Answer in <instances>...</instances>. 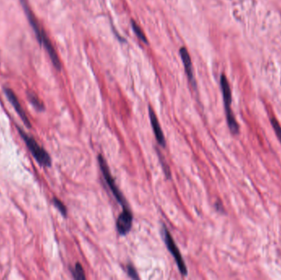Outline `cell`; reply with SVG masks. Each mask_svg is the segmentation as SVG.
I'll use <instances>...</instances> for the list:
<instances>
[{"label": "cell", "instance_id": "cell-1", "mask_svg": "<svg viewBox=\"0 0 281 280\" xmlns=\"http://www.w3.org/2000/svg\"><path fill=\"white\" fill-rule=\"evenodd\" d=\"M21 3L23 5V9L25 11L27 17H28L29 23L32 27V29L34 30L36 37H37L38 41L40 42V45H42L45 47V50L50 55L52 63L54 66L56 67V69L60 70L61 69V63L58 58V55L56 53L55 48H54L52 43L49 39L48 36L45 32V30H43V28L40 27V23H38L37 19L35 18V15L33 14L32 12L30 10V7L28 6L27 3V0H21Z\"/></svg>", "mask_w": 281, "mask_h": 280}, {"label": "cell", "instance_id": "cell-2", "mask_svg": "<svg viewBox=\"0 0 281 280\" xmlns=\"http://www.w3.org/2000/svg\"><path fill=\"white\" fill-rule=\"evenodd\" d=\"M17 129H18V133L20 134L21 138H23V140L25 141L28 150H30V152L31 153L33 157L35 158V160L37 161L38 164L43 167H51L52 165V160L49 153L38 144L34 138L28 135L25 131H23L18 126H17Z\"/></svg>", "mask_w": 281, "mask_h": 280}, {"label": "cell", "instance_id": "cell-3", "mask_svg": "<svg viewBox=\"0 0 281 280\" xmlns=\"http://www.w3.org/2000/svg\"><path fill=\"white\" fill-rule=\"evenodd\" d=\"M221 86L223 94L224 104L225 109L226 118L228 123V128L231 133L233 135H237L239 133V126L237 123L236 119L234 118L233 111L231 109V103H232V95H231L230 86L228 84V80L225 76L222 75L221 78Z\"/></svg>", "mask_w": 281, "mask_h": 280}, {"label": "cell", "instance_id": "cell-4", "mask_svg": "<svg viewBox=\"0 0 281 280\" xmlns=\"http://www.w3.org/2000/svg\"><path fill=\"white\" fill-rule=\"evenodd\" d=\"M98 162L101 172L103 173L104 178H105L110 190L111 191V193H113V196L115 197L117 201L123 206V208L128 207L125 197L123 196V193H121V191L118 189V186L116 185L115 181L112 177L108 165L101 155H98Z\"/></svg>", "mask_w": 281, "mask_h": 280}, {"label": "cell", "instance_id": "cell-5", "mask_svg": "<svg viewBox=\"0 0 281 280\" xmlns=\"http://www.w3.org/2000/svg\"><path fill=\"white\" fill-rule=\"evenodd\" d=\"M162 234H163L164 242L166 243V247L169 251V252L172 254L174 260H175L176 264L178 265V270L180 271L183 276L188 275V268L186 266L185 262L183 260V258L181 255L180 252L178 250V247L174 243L170 233L169 232L168 229L166 226H163L162 228Z\"/></svg>", "mask_w": 281, "mask_h": 280}, {"label": "cell", "instance_id": "cell-6", "mask_svg": "<svg viewBox=\"0 0 281 280\" xmlns=\"http://www.w3.org/2000/svg\"><path fill=\"white\" fill-rule=\"evenodd\" d=\"M133 215L128 207L123 208V211L116 222V228L120 235H126L133 227Z\"/></svg>", "mask_w": 281, "mask_h": 280}, {"label": "cell", "instance_id": "cell-7", "mask_svg": "<svg viewBox=\"0 0 281 280\" xmlns=\"http://www.w3.org/2000/svg\"><path fill=\"white\" fill-rule=\"evenodd\" d=\"M4 91H5L6 96L8 98V100L10 101V103L12 104V105H13V108L15 109L16 112L18 113V115L20 117L21 119L23 120L24 124H25L28 128H31V124H30V120L28 119L27 113H26L25 111L23 110V106L21 105L18 97L16 96L15 93L13 92V90H11V89H8V88L5 89Z\"/></svg>", "mask_w": 281, "mask_h": 280}, {"label": "cell", "instance_id": "cell-8", "mask_svg": "<svg viewBox=\"0 0 281 280\" xmlns=\"http://www.w3.org/2000/svg\"><path fill=\"white\" fill-rule=\"evenodd\" d=\"M179 55H180L181 58L183 60L187 77L189 78V82L192 85L195 87L196 82H195V78H194V68H193V63H192L191 57L189 55V51L185 47H182L179 50Z\"/></svg>", "mask_w": 281, "mask_h": 280}, {"label": "cell", "instance_id": "cell-9", "mask_svg": "<svg viewBox=\"0 0 281 280\" xmlns=\"http://www.w3.org/2000/svg\"><path fill=\"white\" fill-rule=\"evenodd\" d=\"M149 116H150L151 127L153 128L154 134H155L156 140H157L160 145H162L163 147H166V138L164 137V133L162 132V129H161V125L159 123L156 113H155V111H154L153 109L151 106H149Z\"/></svg>", "mask_w": 281, "mask_h": 280}, {"label": "cell", "instance_id": "cell-10", "mask_svg": "<svg viewBox=\"0 0 281 280\" xmlns=\"http://www.w3.org/2000/svg\"><path fill=\"white\" fill-rule=\"evenodd\" d=\"M71 273H72L73 277L75 280H85L86 279L83 266L79 263H77L75 265V267L73 268V269H71Z\"/></svg>", "mask_w": 281, "mask_h": 280}, {"label": "cell", "instance_id": "cell-11", "mask_svg": "<svg viewBox=\"0 0 281 280\" xmlns=\"http://www.w3.org/2000/svg\"><path fill=\"white\" fill-rule=\"evenodd\" d=\"M28 98H29V100L31 103V105L36 110H39V111H44L45 110V105L34 93H28Z\"/></svg>", "mask_w": 281, "mask_h": 280}, {"label": "cell", "instance_id": "cell-12", "mask_svg": "<svg viewBox=\"0 0 281 280\" xmlns=\"http://www.w3.org/2000/svg\"><path fill=\"white\" fill-rule=\"evenodd\" d=\"M132 27H133V31L136 33L139 40H141L145 44H147L148 43L147 38L144 34L143 30H141V28L138 25V23H136L135 21L132 20Z\"/></svg>", "mask_w": 281, "mask_h": 280}, {"label": "cell", "instance_id": "cell-13", "mask_svg": "<svg viewBox=\"0 0 281 280\" xmlns=\"http://www.w3.org/2000/svg\"><path fill=\"white\" fill-rule=\"evenodd\" d=\"M52 202H53L54 205L58 209V211L63 215V216L67 217V215H68V210H67V208H66L65 205H64V204H63L59 199L56 197L53 198Z\"/></svg>", "mask_w": 281, "mask_h": 280}, {"label": "cell", "instance_id": "cell-14", "mask_svg": "<svg viewBox=\"0 0 281 280\" xmlns=\"http://www.w3.org/2000/svg\"><path fill=\"white\" fill-rule=\"evenodd\" d=\"M271 125L273 127L274 131L276 133V136H277V138H278L281 144V127L278 121L276 120V118H271Z\"/></svg>", "mask_w": 281, "mask_h": 280}, {"label": "cell", "instance_id": "cell-15", "mask_svg": "<svg viewBox=\"0 0 281 280\" xmlns=\"http://www.w3.org/2000/svg\"><path fill=\"white\" fill-rule=\"evenodd\" d=\"M159 158H160V160H161V166L163 168L164 172L166 173V176L168 178H170L171 173L170 169H169V165H167V163H166V160L164 159L163 156L161 155V153L158 152Z\"/></svg>", "mask_w": 281, "mask_h": 280}, {"label": "cell", "instance_id": "cell-16", "mask_svg": "<svg viewBox=\"0 0 281 280\" xmlns=\"http://www.w3.org/2000/svg\"><path fill=\"white\" fill-rule=\"evenodd\" d=\"M127 273H128V276L132 278V279H135V280H139L140 278L138 276V272L135 270V268L133 267V265H127Z\"/></svg>", "mask_w": 281, "mask_h": 280}]
</instances>
